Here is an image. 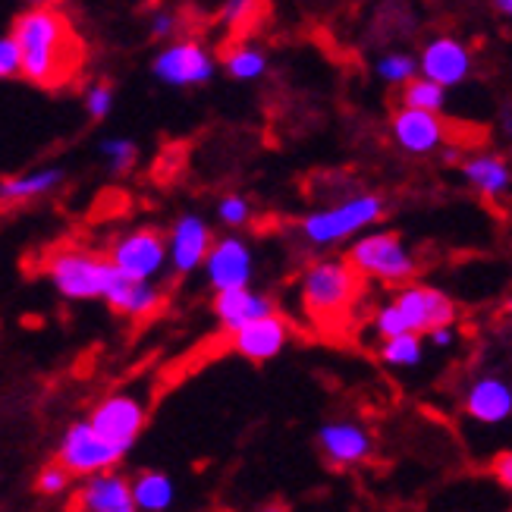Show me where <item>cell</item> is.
<instances>
[{
    "label": "cell",
    "instance_id": "6da1fadb",
    "mask_svg": "<svg viewBox=\"0 0 512 512\" xmlns=\"http://www.w3.org/2000/svg\"><path fill=\"white\" fill-rule=\"evenodd\" d=\"M22 51V76L38 88L70 85L85 63V41L57 7H29L10 32Z\"/></svg>",
    "mask_w": 512,
    "mask_h": 512
},
{
    "label": "cell",
    "instance_id": "7a4b0ae2",
    "mask_svg": "<svg viewBox=\"0 0 512 512\" xmlns=\"http://www.w3.org/2000/svg\"><path fill=\"white\" fill-rule=\"evenodd\" d=\"M456 321H459L456 302L440 286L415 280L403 289H396L384 305H377L371 327L381 340H393L403 337V333L431 337L440 327H456Z\"/></svg>",
    "mask_w": 512,
    "mask_h": 512
},
{
    "label": "cell",
    "instance_id": "3957f363",
    "mask_svg": "<svg viewBox=\"0 0 512 512\" xmlns=\"http://www.w3.org/2000/svg\"><path fill=\"white\" fill-rule=\"evenodd\" d=\"M362 296V277L346 258H321L299 277V305L321 330H337Z\"/></svg>",
    "mask_w": 512,
    "mask_h": 512
},
{
    "label": "cell",
    "instance_id": "277c9868",
    "mask_svg": "<svg viewBox=\"0 0 512 512\" xmlns=\"http://www.w3.org/2000/svg\"><path fill=\"white\" fill-rule=\"evenodd\" d=\"M384 211H387V205L381 195L362 192V195L343 198V202L330 205V208L305 214L299 224V236L311 249H333V246H343L346 239L371 230L377 220L384 217Z\"/></svg>",
    "mask_w": 512,
    "mask_h": 512
},
{
    "label": "cell",
    "instance_id": "5b68a950",
    "mask_svg": "<svg viewBox=\"0 0 512 512\" xmlns=\"http://www.w3.org/2000/svg\"><path fill=\"white\" fill-rule=\"evenodd\" d=\"M346 261L362 280H377L384 286H409L418 274V258L396 230H371L352 242Z\"/></svg>",
    "mask_w": 512,
    "mask_h": 512
},
{
    "label": "cell",
    "instance_id": "8992f818",
    "mask_svg": "<svg viewBox=\"0 0 512 512\" xmlns=\"http://www.w3.org/2000/svg\"><path fill=\"white\" fill-rule=\"evenodd\" d=\"M44 277L66 302H98L104 299V289L114 277V264L107 261V255H98L92 249L63 246L44 261Z\"/></svg>",
    "mask_w": 512,
    "mask_h": 512
},
{
    "label": "cell",
    "instance_id": "52a82bcc",
    "mask_svg": "<svg viewBox=\"0 0 512 512\" xmlns=\"http://www.w3.org/2000/svg\"><path fill=\"white\" fill-rule=\"evenodd\" d=\"M107 261L114 271L136 283H154L164 271H170L167 236L154 227H136L120 233L107 249Z\"/></svg>",
    "mask_w": 512,
    "mask_h": 512
},
{
    "label": "cell",
    "instance_id": "ba28073f",
    "mask_svg": "<svg viewBox=\"0 0 512 512\" xmlns=\"http://www.w3.org/2000/svg\"><path fill=\"white\" fill-rule=\"evenodd\" d=\"M148 421V406L139 393L132 390H117L107 393L95 409L88 412V425L104 437L110 447H117L120 453L129 456V450L136 447Z\"/></svg>",
    "mask_w": 512,
    "mask_h": 512
},
{
    "label": "cell",
    "instance_id": "9c48e42d",
    "mask_svg": "<svg viewBox=\"0 0 512 512\" xmlns=\"http://www.w3.org/2000/svg\"><path fill=\"white\" fill-rule=\"evenodd\" d=\"M54 459L73 478H92L101 472H114L126 459V453H120L117 447H110L104 437H98V431L88 425V418H79L73 425H66Z\"/></svg>",
    "mask_w": 512,
    "mask_h": 512
},
{
    "label": "cell",
    "instance_id": "30bf717a",
    "mask_svg": "<svg viewBox=\"0 0 512 512\" xmlns=\"http://www.w3.org/2000/svg\"><path fill=\"white\" fill-rule=\"evenodd\" d=\"M318 453L330 469H359L374 456V434L362 421L352 418H330L315 434Z\"/></svg>",
    "mask_w": 512,
    "mask_h": 512
},
{
    "label": "cell",
    "instance_id": "8fae6325",
    "mask_svg": "<svg viewBox=\"0 0 512 512\" xmlns=\"http://www.w3.org/2000/svg\"><path fill=\"white\" fill-rule=\"evenodd\" d=\"M202 271H205V280L214 293L249 289L255 280V249L249 246V239L239 233L217 236Z\"/></svg>",
    "mask_w": 512,
    "mask_h": 512
},
{
    "label": "cell",
    "instance_id": "7c38bea8",
    "mask_svg": "<svg viewBox=\"0 0 512 512\" xmlns=\"http://www.w3.org/2000/svg\"><path fill=\"white\" fill-rule=\"evenodd\" d=\"M214 246L211 224L195 211H186L173 220V227L167 230V255H170V271L176 277H189L195 271H202L208 255Z\"/></svg>",
    "mask_w": 512,
    "mask_h": 512
},
{
    "label": "cell",
    "instance_id": "4fadbf2b",
    "mask_svg": "<svg viewBox=\"0 0 512 512\" xmlns=\"http://www.w3.org/2000/svg\"><path fill=\"white\" fill-rule=\"evenodd\" d=\"M66 512H139L132 497V478L117 469L82 478L66 500Z\"/></svg>",
    "mask_w": 512,
    "mask_h": 512
},
{
    "label": "cell",
    "instance_id": "5bb4252c",
    "mask_svg": "<svg viewBox=\"0 0 512 512\" xmlns=\"http://www.w3.org/2000/svg\"><path fill=\"white\" fill-rule=\"evenodd\" d=\"M151 73L173 88L205 85L214 76V57L198 41H173L170 48L154 57Z\"/></svg>",
    "mask_w": 512,
    "mask_h": 512
},
{
    "label": "cell",
    "instance_id": "9a60e30c",
    "mask_svg": "<svg viewBox=\"0 0 512 512\" xmlns=\"http://www.w3.org/2000/svg\"><path fill=\"white\" fill-rule=\"evenodd\" d=\"M462 412L484 428L503 425L512 418V384L500 374H478L462 393Z\"/></svg>",
    "mask_w": 512,
    "mask_h": 512
},
{
    "label": "cell",
    "instance_id": "2e32d148",
    "mask_svg": "<svg viewBox=\"0 0 512 512\" xmlns=\"http://www.w3.org/2000/svg\"><path fill=\"white\" fill-rule=\"evenodd\" d=\"M393 142L406 154H431L450 142V123L440 114H425V110L399 107L390 120Z\"/></svg>",
    "mask_w": 512,
    "mask_h": 512
},
{
    "label": "cell",
    "instance_id": "e0dca14e",
    "mask_svg": "<svg viewBox=\"0 0 512 512\" xmlns=\"http://www.w3.org/2000/svg\"><path fill=\"white\" fill-rule=\"evenodd\" d=\"M211 311H214L217 324L224 327L227 337H233V333H239L242 327L277 315V302L267 293H258V289L249 286V289H227V293H214Z\"/></svg>",
    "mask_w": 512,
    "mask_h": 512
},
{
    "label": "cell",
    "instance_id": "ac0fdd59",
    "mask_svg": "<svg viewBox=\"0 0 512 512\" xmlns=\"http://www.w3.org/2000/svg\"><path fill=\"white\" fill-rule=\"evenodd\" d=\"M286 346H289V321L280 315V311L271 318H261L249 327H242L239 333L230 337V349L255 365L277 359Z\"/></svg>",
    "mask_w": 512,
    "mask_h": 512
},
{
    "label": "cell",
    "instance_id": "d6986e66",
    "mask_svg": "<svg viewBox=\"0 0 512 512\" xmlns=\"http://www.w3.org/2000/svg\"><path fill=\"white\" fill-rule=\"evenodd\" d=\"M418 70L425 79L450 88L469 79L472 73V54L462 41L456 38H434L425 51H421Z\"/></svg>",
    "mask_w": 512,
    "mask_h": 512
},
{
    "label": "cell",
    "instance_id": "ffe728a7",
    "mask_svg": "<svg viewBox=\"0 0 512 512\" xmlns=\"http://www.w3.org/2000/svg\"><path fill=\"white\" fill-rule=\"evenodd\" d=\"M101 302L110 311H114V315L142 321V318H151L154 311H161L164 293H161L158 283H136V280H126L123 274L114 271V277H110Z\"/></svg>",
    "mask_w": 512,
    "mask_h": 512
},
{
    "label": "cell",
    "instance_id": "44dd1931",
    "mask_svg": "<svg viewBox=\"0 0 512 512\" xmlns=\"http://www.w3.org/2000/svg\"><path fill=\"white\" fill-rule=\"evenodd\" d=\"M66 183V170L63 167H38L26 170L16 176H4L0 180V205H29L38 198H48Z\"/></svg>",
    "mask_w": 512,
    "mask_h": 512
},
{
    "label": "cell",
    "instance_id": "7402d4cb",
    "mask_svg": "<svg viewBox=\"0 0 512 512\" xmlns=\"http://www.w3.org/2000/svg\"><path fill=\"white\" fill-rule=\"evenodd\" d=\"M462 176L481 198H487V202H497L500 195L512 189V167L506 164V158L491 151L472 154V158L462 164Z\"/></svg>",
    "mask_w": 512,
    "mask_h": 512
},
{
    "label": "cell",
    "instance_id": "603a6c76",
    "mask_svg": "<svg viewBox=\"0 0 512 512\" xmlns=\"http://www.w3.org/2000/svg\"><path fill=\"white\" fill-rule=\"evenodd\" d=\"M132 497L139 512H170L176 503V481L161 469H145L132 478Z\"/></svg>",
    "mask_w": 512,
    "mask_h": 512
},
{
    "label": "cell",
    "instance_id": "cb8c5ba5",
    "mask_svg": "<svg viewBox=\"0 0 512 512\" xmlns=\"http://www.w3.org/2000/svg\"><path fill=\"white\" fill-rule=\"evenodd\" d=\"M377 359H381L387 368H396V371L418 368L421 362H425V337L403 333V337L381 340V346H377Z\"/></svg>",
    "mask_w": 512,
    "mask_h": 512
},
{
    "label": "cell",
    "instance_id": "d4e9b609",
    "mask_svg": "<svg viewBox=\"0 0 512 512\" xmlns=\"http://www.w3.org/2000/svg\"><path fill=\"white\" fill-rule=\"evenodd\" d=\"M399 101L409 110H425V114H440L447 107V88L425 79V76H415L412 82L403 85L399 92Z\"/></svg>",
    "mask_w": 512,
    "mask_h": 512
},
{
    "label": "cell",
    "instance_id": "484cf974",
    "mask_svg": "<svg viewBox=\"0 0 512 512\" xmlns=\"http://www.w3.org/2000/svg\"><path fill=\"white\" fill-rule=\"evenodd\" d=\"M98 154H101V161L110 173H126L139 161V145L132 139H123V136H110L98 145Z\"/></svg>",
    "mask_w": 512,
    "mask_h": 512
},
{
    "label": "cell",
    "instance_id": "4316f807",
    "mask_svg": "<svg viewBox=\"0 0 512 512\" xmlns=\"http://www.w3.org/2000/svg\"><path fill=\"white\" fill-rule=\"evenodd\" d=\"M252 217H255V208H252V202L246 195H239V192H230V195H224L217 202V220L224 224L227 230H233V233H239L242 227H249L252 224Z\"/></svg>",
    "mask_w": 512,
    "mask_h": 512
},
{
    "label": "cell",
    "instance_id": "83f0119b",
    "mask_svg": "<svg viewBox=\"0 0 512 512\" xmlns=\"http://www.w3.org/2000/svg\"><path fill=\"white\" fill-rule=\"evenodd\" d=\"M227 73L239 82H252V79H261L264 70H267V57L261 51H252V48H239V51H230L227 54Z\"/></svg>",
    "mask_w": 512,
    "mask_h": 512
},
{
    "label": "cell",
    "instance_id": "f1b7e54d",
    "mask_svg": "<svg viewBox=\"0 0 512 512\" xmlns=\"http://www.w3.org/2000/svg\"><path fill=\"white\" fill-rule=\"evenodd\" d=\"M35 491L41 497H66V494H73V475L66 472L57 459L44 462L38 469V478H35Z\"/></svg>",
    "mask_w": 512,
    "mask_h": 512
},
{
    "label": "cell",
    "instance_id": "f546056e",
    "mask_svg": "<svg viewBox=\"0 0 512 512\" xmlns=\"http://www.w3.org/2000/svg\"><path fill=\"white\" fill-rule=\"evenodd\" d=\"M415 73H418V60L409 54H387L377 60V76L390 85H406L415 79Z\"/></svg>",
    "mask_w": 512,
    "mask_h": 512
},
{
    "label": "cell",
    "instance_id": "4dcf8cb0",
    "mask_svg": "<svg viewBox=\"0 0 512 512\" xmlns=\"http://www.w3.org/2000/svg\"><path fill=\"white\" fill-rule=\"evenodd\" d=\"M85 110H88V117H92V120L110 117V110H114V88H110V82L88 85V92H85Z\"/></svg>",
    "mask_w": 512,
    "mask_h": 512
},
{
    "label": "cell",
    "instance_id": "1f68e13d",
    "mask_svg": "<svg viewBox=\"0 0 512 512\" xmlns=\"http://www.w3.org/2000/svg\"><path fill=\"white\" fill-rule=\"evenodd\" d=\"M264 0H230L227 10H224V22L230 29H246L249 22L261 13Z\"/></svg>",
    "mask_w": 512,
    "mask_h": 512
},
{
    "label": "cell",
    "instance_id": "d6a6232c",
    "mask_svg": "<svg viewBox=\"0 0 512 512\" xmlns=\"http://www.w3.org/2000/svg\"><path fill=\"white\" fill-rule=\"evenodd\" d=\"M22 76V51L13 35H0V79Z\"/></svg>",
    "mask_w": 512,
    "mask_h": 512
},
{
    "label": "cell",
    "instance_id": "836d02e7",
    "mask_svg": "<svg viewBox=\"0 0 512 512\" xmlns=\"http://www.w3.org/2000/svg\"><path fill=\"white\" fill-rule=\"evenodd\" d=\"M491 475L503 491H512V450H503L491 459Z\"/></svg>",
    "mask_w": 512,
    "mask_h": 512
},
{
    "label": "cell",
    "instance_id": "e575fe53",
    "mask_svg": "<svg viewBox=\"0 0 512 512\" xmlns=\"http://www.w3.org/2000/svg\"><path fill=\"white\" fill-rule=\"evenodd\" d=\"M173 29H176V19L170 13H158V16H154V22H151V35L154 38H170Z\"/></svg>",
    "mask_w": 512,
    "mask_h": 512
},
{
    "label": "cell",
    "instance_id": "d590c367",
    "mask_svg": "<svg viewBox=\"0 0 512 512\" xmlns=\"http://www.w3.org/2000/svg\"><path fill=\"white\" fill-rule=\"evenodd\" d=\"M431 346H437V349H450V346H456V327H440V330H434L431 333Z\"/></svg>",
    "mask_w": 512,
    "mask_h": 512
},
{
    "label": "cell",
    "instance_id": "8d00e7d4",
    "mask_svg": "<svg viewBox=\"0 0 512 512\" xmlns=\"http://www.w3.org/2000/svg\"><path fill=\"white\" fill-rule=\"evenodd\" d=\"M494 7H497L503 16H512V0H494Z\"/></svg>",
    "mask_w": 512,
    "mask_h": 512
},
{
    "label": "cell",
    "instance_id": "74e56055",
    "mask_svg": "<svg viewBox=\"0 0 512 512\" xmlns=\"http://www.w3.org/2000/svg\"><path fill=\"white\" fill-rule=\"evenodd\" d=\"M258 512H289V509H286L283 503H264V506H261Z\"/></svg>",
    "mask_w": 512,
    "mask_h": 512
},
{
    "label": "cell",
    "instance_id": "f35d334b",
    "mask_svg": "<svg viewBox=\"0 0 512 512\" xmlns=\"http://www.w3.org/2000/svg\"><path fill=\"white\" fill-rule=\"evenodd\" d=\"M29 4H32V7H54L57 0H29Z\"/></svg>",
    "mask_w": 512,
    "mask_h": 512
},
{
    "label": "cell",
    "instance_id": "ab89813d",
    "mask_svg": "<svg viewBox=\"0 0 512 512\" xmlns=\"http://www.w3.org/2000/svg\"><path fill=\"white\" fill-rule=\"evenodd\" d=\"M503 311H506V315H512V296H509V302H506V308H503Z\"/></svg>",
    "mask_w": 512,
    "mask_h": 512
}]
</instances>
